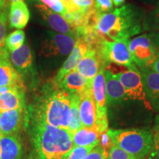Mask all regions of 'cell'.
Masks as SVG:
<instances>
[{
	"instance_id": "6da1fadb",
	"label": "cell",
	"mask_w": 159,
	"mask_h": 159,
	"mask_svg": "<svg viewBox=\"0 0 159 159\" xmlns=\"http://www.w3.org/2000/svg\"><path fill=\"white\" fill-rule=\"evenodd\" d=\"M142 11L135 5L126 4L109 13H99L95 29L105 39L113 41L130 39L144 30Z\"/></svg>"
},
{
	"instance_id": "7a4b0ae2",
	"label": "cell",
	"mask_w": 159,
	"mask_h": 159,
	"mask_svg": "<svg viewBox=\"0 0 159 159\" xmlns=\"http://www.w3.org/2000/svg\"><path fill=\"white\" fill-rule=\"evenodd\" d=\"M30 134L39 159H63L73 148L72 136L68 130L36 119L32 120Z\"/></svg>"
},
{
	"instance_id": "3957f363",
	"label": "cell",
	"mask_w": 159,
	"mask_h": 159,
	"mask_svg": "<svg viewBox=\"0 0 159 159\" xmlns=\"http://www.w3.org/2000/svg\"><path fill=\"white\" fill-rule=\"evenodd\" d=\"M71 94L52 81L44 89L33 110V119L68 130L70 122Z\"/></svg>"
},
{
	"instance_id": "277c9868",
	"label": "cell",
	"mask_w": 159,
	"mask_h": 159,
	"mask_svg": "<svg viewBox=\"0 0 159 159\" xmlns=\"http://www.w3.org/2000/svg\"><path fill=\"white\" fill-rule=\"evenodd\" d=\"M114 144L128 153L142 159L148 156L152 148V134L140 129L112 130L108 129Z\"/></svg>"
},
{
	"instance_id": "5b68a950",
	"label": "cell",
	"mask_w": 159,
	"mask_h": 159,
	"mask_svg": "<svg viewBox=\"0 0 159 159\" xmlns=\"http://www.w3.org/2000/svg\"><path fill=\"white\" fill-rule=\"evenodd\" d=\"M130 39L119 40L111 41L105 39L99 45L97 52L100 60L101 66L106 68L110 63L122 66L129 69H136L130 50H129Z\"/></svg>"
},
{
	"instance_id": "8992f818",
	"label": "cell",
	"mask_w": 159,
	"mask_h": 159,
	"mask_svg": "<svg viewBox=\"0 0 159 159\" xmlns=\"http://www.w3.org/2000/svg\"><path fill=\"white\" fill-rule=\"evenodd\" d=\"M105 67L101 66L97 75L93 80L92 94L96 105L97 120L95 127L100 135L108 130V108H107L106 89L105 80Z\"/></svg>"
},
{
	"instance_id": "52a82bcc",
	"label": "cell",
	"mask_w": 159,
	"mask_h": 159,
	"mask_svg": "<svg viewBox=\"0 0 159 159\" xmlns=\"http://www.w3.org/2000/svg\"><path fill=\"white\" fill-rule=\"evenodd\" d=\"M128 47L133 61L139 69L150 67L159 53L148 34L130 39Z\"/></svg>"
},
{
	"instance_id": "ba28073f",
	"label": "cell",
	"mask_w": 159,
	"mask_h": 159,
	"mask_svg": "<svg viewBox=\"0 0 159 159\" xmlns=\"http://www.w3.org/2000/svg\"><path fill=\"white\" fill-rule=\"evenodd\" d=\"M123 87L128 99L132 100L142 101L148 109H152L145 94L142 77L139 69H129L116 73Z\"/></svg>"
},
{
	"instance_id": "9c48e42d",
	"label": "cell",
	"mask_w": 159,
	"mask_h": 159,
	"mask_svg": "<svg viewBox=\"0 0 159 159\" xmlns=\"http://www.w3.org/2000/svg\"><path fill=\"white\" fill-rule=\"evenodd\" d=\"M75 43V35L49 32L43 43L41 52L47 57H64L71 52Z\"/></svg>"
},
{
	"instance_id": "30bf717a",
	"label": "cell",
	"mask_w": 159,
	"mask_h": 159,
	"mask_svg": "<svg viewBox=\"0 0 159 159\" xmlns=\"http://www.w3.org/2000/svg\"><path fill=\"white\" fill-rule=\"evenodd\" d=\"M25 114V108L0 111V135L17 134L23 127Z\"/></svg>"
},
{
	"instance_id": "8fae6325",
	"label": "cell",
	"mask_w": 159,
	"mask_h": 159,
	"mask_svg": "<svg viewBox=\"0 0 159 159\" xmlns=\"http://www.w3.org/2000/svg\"><path fill=\"white\" fill-rule=\"evenodd\" d=\"M10 61L17 72L22 77L27 76L33 71V52L27 44L24 43L19 49L11 52Z\"/></svg>"
},
{
	"instance_id": "7c38bea8",
	"label": "cell",
	"mask_w": 159,
	"mask_h": 159,
	"mask_svg": "<svg viewBox=\"0 0 159 159\" xmlns=\"http://www.w3.org/2000/svg\"><path fill=\"white\" fill-rule=\"evenodd\" d=\"M92 83L93 80L85 78L75 69L66 75L56 85L59 89L67 91L69 94L81 95L92 88Z\"/></svg>"
},
{
	"instance_id": "4fadbf2b",
	"label": "cell",
	"mask_w": 159,
	"mask_h": 159,
	"mask_svg": "<svg viewBox=\"0 0 159 159\" xmlns=\"http://www.w3.org/2000/svg\"><path fill=\"white\" fill-rule=\"evenodd\" d=\"M25 84L23 81H21L15 83L7 93L0 94V111L25 108Z\"/></svg>"
},
{
	"instance_id": "5bb4252c",
	"label": "cell",
	"mask_w": 159,
	"mask_h": 159,
	"mask_svg": "<svg viewBox=\"0 0 159 159\" xmlns=\"http://www.w3.org/2000/svg\"><path fill=\"white\" fill-rule=\"evenodd\" d=\"M105 80L108 105H119L128 99L124 87L115 73L105 69Z\"/></svg>"
},
{
	"instance_id": "9a60e30c",
	"label": "cell",
	"mask_w": 159,
	"mask_h": 159,
	"mask_svg": "<svg viewBox=\"0 0 159 159\" xmlns=\"http://www.w3.org/2000/svg\"><path fill=\"white\" fill-rule=\"evenodd\" d=\"M35 7L53 30L62 34L75 35L74 30L64 17L49 8L44 4H36Z\"/></svg>"
},
{
	"instance_id": "2e32d148",
	"label": "cell",
	"mask_w": 159,
	"mask_h": 159,
	"mask_svg": "<svg viewBox=\"0 0 159 159\" xmlns=\"http://www.w3.org/2000/svg\"><path fill=\"white\" fill-rule=\"evenodd\" d=\"M139 69L146 97L152 107L159 110V74L149 67Z\"/></svg>"
},
{
	"instance_id": "e0dca14e",
	"label": "cell",
	"mask_w": 159,
	"mask_h": 159,
	"mask_svg": "<svg viewBox=\"0 0 159 159\" xmlns=\"http://www.w3.org/2000/svg\"><path fill=\"white\" fill-rule=\"evenodd\" d=\"M88 50V47L80 40L76 39V43L74 47V49L69 54L68 58L65 61L61 68L59 69L56 76L52 80L53 83L55 85H57L61 82V80L70 71L75 70L77 68L81 58L84 56Z\"/></svg>"
},
{
	"instance_id": "ac0fdd59",
	"label": "cell",
	"mask_w": 159,
	"mask_h": 159,
	"mask_svg": "<svg viewBox=\"0 0 159 159\" xmlns=\"http://www.w3.org/2000/svg\"><path fill=\"white\" fill-rule=\"evenodd\" d=\"M80 96V118L83 127L93 128L97 120L96 105L92 94V88L87 90Z\"/></svg>"
},
{
	"instance_id": "d6986e66",
	"label": "cell",
	"mask_w": 159,
	"mask_h": 159,
	"mask_svg": "<svg viewBox=\"0 0 159 159\" xmlns=\"http://www.w3.org/2000/svg\"><path fill=\"white\" fill-rule=\"evenodd\" d=\"M23 146L17 134L0 135V159H21Z\"/></svg>"
},
{
	"instance_id": "ffe728a7",
	"label": "cell",
	"mask_w": 159,
	"mask_h": 159,
	"mask_svg": "<svg viewBox=\"0 0 159 159\" xmlns=\"http://www.w3.org/2000/svg\"><path fill=\"white\" fill-rule=\"evenodd\" d=\"M101 67L100 60L95 49H88L77 66L76 70L85 78L93 80Z\"/></svg>"
},
{
	"instance_id": "44dd1931",
	"label": "cell",
	"mask_w": 159,
	"mask_h": 159,
	"mask_svg": "<svg viewBox=\"0 0 159 159\" xmlns=\"http://www.w3.org/2000/svg\"><path fill=\"white\" fill-rule=\"evenodd\" d=\"M30 13L27 5L24 1L12 2L8 14L9 26L11 28L23 29L29 22Z\"/></svg>"
},
{
	"instance_id": "7402d4cb",
	"label": "cell",
	"mask_w": 159,
	"mask_h": 159,
	"mask_svg": "<svg viewBox=\"0 0 159 159\" xmlns=\"http://www.w3.org/2000/svg\"><path fill=\"white\" fill-rule=\"evenodd\" d=\"M23 81L10 61L9 52L0 54V88Z\"/></svg>"
},
{
	"instance_id": "603a6c76",
	"label": "cell",
	"mask_w": 159,
	"mask_h": 159,
	"mask_svg": "<svg viewBox=\"0 0 159 159\" xmlns=\"http://www.w3.org/2000/svg\"><path fill=\"white\" fill-rule=\"evenodd\" d=\"M74 147H95L99 144V133L96 127H82L71 134Z\"/></svg>"
},
{
	"instance_id": "cb8c5ba5",
	"label": "cell",
	"mask_w": 159,
	"mask_h": 159,
	"mask_svg": "<svg viewBox=\"0 0 159 159\" xmlns=\"http://www.w3.org/2000/svg\"><path fill=\"white\" fill-rule=\"evenodd\" d=\"M80 96L77 94H71V115L68 129V131L71 134H74L75 131L83 127L80 118Z\"/></svg>"
},
{
	"instance_id": "d4e9b609",
	"label": "cell",
	"mask_w": 159,
	"mask_h": 159,
	"mask_svg": "<svg viewBox=\"0 0 159 159\" xmlns=\"http://www.w3.org/2000/svg\"><path fill=\"white\" fill-rule=\"evenodd\" d=\"M25 41V33L23 30H17L12 32L5 39V46L10 52L19 49L24 44Z\"/></svg>"
},
{
	"instance_id": "484cf974",
	"label": "cell",
	"mask_w": 159,
	"mask_h": 159,
	"mask_svg": "<svg viewBox=\"0 0 159 159\" xmlns=\"http://www.w3.org/2000/svg\"><path fill=\"white\" fill-rule=\"evenodd\" d=\"M7 12L5 7L0 12V54L8 52V49L5 46V35L7 28Z\"/></svg>"
},
{
	"instance_id": "4316f807",
	"label": "cell",
	"mask_w": 159,
	"mask_h": 159,
	"mask_svg": "<svg viewBox=\"0 0 159 159\" xmlns=\"http://www.w3.org/2000/svg\"><path fill=\"white\" fill-rule=\"evenodd\" d=\"M159 30V1L156 3L150 16L144 19V30Z\"/></svg>"
},
{
	"instance_id": "83f0119b",
	"label": "cell",
	"mask_w": 159,
	"mask_h": 159,
	"mask_svg": "<svg viewBox=\"0 0 159 159\" xmlns=\"http://www.w3.org/2000/svg\"><path fill=\"white\" fill-rule=\"evenodd\" d=\"M94 147H74L63 159H83Z\"/></svg>"
},
{
	"instance_id": "f1b7e54d",
	"label": "cell",
	"mask_w": 159,
	"mask_h": 159,
	"mask_svg": "<svg viewBox=\"0 0 159 159\" xmlns=\"http://www.w3.org/2000/svg\"><path fill=\"white\" fill-rule=\"evenodd\" d=\"M107 159H139L137 157L128 153L116 145H113L109 150Z\"/></svg>"
},
{
	"instance_id": "f546056e",
	"label": "cell",
	"mask_w": 159,
	"mask_h": 159,
	"mask_svg": "<svg viewBox=\"0 0 159 159\" xmlns=\"http://www.w3.org/2000/svg\"><path fill=\"white\" fill-rule=\"evenodd\" d=\"M40 1L42 2L49 8L52 10L55 13H58L62 16H64L66 13L68 12L61 0H40Z\"/></svg>"
},
{
	"instance_id": "4dcf8cb0",
	"label": "cell",
	"mask_w": 159,
	"mask_h": 159,
	"mask_svg": "<svg viewBox=\"0 0 159 159\" xmlns=\"http://www.w3.org/2000/svg\"><path fill=\"white\" fill-rule=\"evenodd\" d=\"M95 0H72L73 3L78 10V11L83 13H87L94 7Z\"/></svg>"
},
{
	"instance_id": "1f68e13d",
	"label": "cell",
	"mask_w": 159,
	"mask_h": 159,
	"mask_svg": "<svg viewBox=\"0 0 159 159\" xmlns=\"http://www.w3.org/2000/svg\"><path fill=\"white\" fill-rule=\"evenodd\" d=\"M99 144L104 149L105 152L108 154L109 150H111L113 145L114 144V142H113V139L111 138V135L108 130L105 131V132L102 133V134L99 135Z\"/></svg>"
},
{
	"instance_id": "d6a6232c",
	"label": "cell",
	"mask_w": 159,
	"mask_h": 159,
	"mask_svg": "<svg viewBox=\"0 0 159 159\" xmlns=\"http://www.w3.org/2000/svg\"><path fill=\"white\" fill-rule=\"evenodd\" d=\"M94 7L99 13H109L114 11L112 0H95Z\"/></svg>"
},
{
	"instance_id": "836d02e7",
	"label": "cell",
	"mask_w": 159,
	"mask_h": 159,
	"mask_svg": "<svg viewBox=\"0 0 159 159\" xmlns=\"http://www.w3.org/2000/svg\"><path fill=\"white\" fill-rule=\"evenodd\" d=\"M108 156V154L106 153L104 149L98 144L83 159H107Z\"/></svg>"
},
{
	"instance_id": "e575fe53",
	"label": "cell",
	"mask_w": 159,
	"mask_h": 159,
	"mask_svg": "<svg viewBox=\"0 0 159 159\" xmlns=\"http://www.w3.org/2000/svg\"><path fill=\"white\" fill-rule=\"evenodd\" d=\"M149 37L150 38L151 41H152L155 47L159 51V30L151 32L148 34Z\"/></svg>"
},
{
	"instance_id": "d590c367",
	"label": "cell",
	"mask_w": 159,
	"mask_h": 159,
	"mask_svg": "<svg viewBox=\"0 0 159 159\" xmlns=\"http://www.w3.org/2000/svg\"><path fill=\"white\" fill-rule=\"evenodd\" d=\"M61 1L62 2L63 5L65 6L68 12L78 11V10L77 9V7H75L74 3H73L72 0H61Z\"/></svg>"
},
{
	"instance_id": "8d00e7d4",
	"label": "cell",
	"mask_w": 159,
	"mask_h": 159,
	"mask_svg": "<svg viewBox=\"0 0 159 159\" xmlns=\"http://www.w3.org/2000/svg\"><path fill=\"white\" fill-rule=\"evenodd\" d=\"M152 151L149 159H159V144L152 145Z\"/></svg>"
},
{
	"instance_id": "74e56055",
	"label": "cell",
	"mask_w": 159,
	"mask_h": 159,
	"mask_svg": "<svg viewBox=\"0 0 159 159\" xmlns=\"http://www.w3.org/2000/svg\"><path fill=\"white\" fill-rule=\"evenodd\" d=\"M149 68L152 69V70L159 74V53L158 55H157L156 58L155 59L154 62L150 65V66L149 67Z\"/></svg>"
},
{
	"instance_id": "f35d334b",
	"label": "cell",
	"mask_w": 159,
	"mask_h": 159,
	"mask_svg": "<svg viewBox=\"0 0 159 159\" xmlns=\"http://www.w3.org/2000/svg\"><path fill=\"white\" fill-rule=\"evenodd\" d=\"M112 1H113V3H114V5L119 7V6H121L123 3L125 2V0H112Z\"/></svg>"
},
{
	"instance_id": "ab89813d",
	"label": "cell",
	"mask_w": 159,
	"mask_h": 159,
	"mask_svg": "<svg viewBox=\"0 0 159 159\" xmlns=\"http://www.w3.org/2000/svg\"><path fill=\"white\" fill-rule=\"evenodd\" d=\"M25 159H39L38 158L37 155L35 154V152H32L30 154L29 156H27Z\"/></svg>"
},
{
	"instance_id": "60d3db41",
	"label": "cell",
	"mask_w": 159,
	"mask_h": 159,
	"mask_svg": "<svg viewBox=\"0 0 159 159\" xmlns=\"http://www.w3.org/2000/svg\"><path fill=\"white\" fill-rule=\"evenodd\" d=\"M6 0H0V12L5 8Z\"/></svg>"
},
{
	"instance_id": "b9f144b4",
	"label": "cell",
	"mask_w": 159,
	"mask_h": 159,
	"mask_svg": "<svg viewBox=\"0 0 159 159\" xmlns=\"http://www.w3.org/2000/svg\"><path fill=\"white\" fill-rule=\"evenodd\" d=\"M155 131H158V132H159V115L156 117V125Z\"/></svg>"
},
{
	"instance_id": "7bdbcfd3",
	"label": "cell",
	"mask_w": 159,
	"mask_h": 159,
	"mask_svg": "<svg viewBox=\"0 0 159 159\" xmlns=\"http://www.w3.org/2000/svg\"><path fill=\"white\" fill-rule=\"evenodd\" d=\"M9 3H12V2H18V1H23V0H7Z\"/></svg>"
},
{
	"instance_id": "ee69618b",
	"label": "cell",
	"mask_w": 159,
	"mask_h": 159,
	"mask_svg": "<svg viewBox=\"0 0 159 159\" xmlns=\"http://www.w3.org/2000/svg\"><path fill=\"white\" fill-rule=\"evenodd\" d=\"M144 1H146V2H154V1H156V0H144Z\"/></svg>"
}]
</instances>
